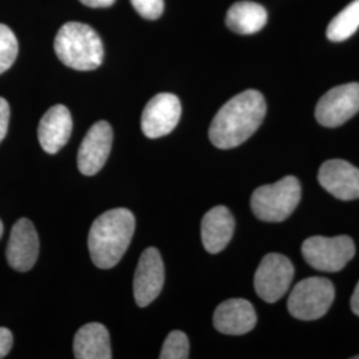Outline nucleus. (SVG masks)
I'll list each match as a JSON object with an SVG mask.
<instances>
[{
  "instance_id": "11",
  "label": "nucleus",
  "mask_w": 359,
  "mask_h": 359,
  "mask_svg": "<svg viewBox=\"0 0 359 359\" xmlns=\"http://www.w3.org/2000/svg\"><path fill=\"white\" fill-rule=\"evenodd\" d=\"M114 140L112 127L107 121H97L90 127L79 148L77 168L84 176H93L105 165Z\"/></svg>"
},
{
  "instance_id": "24",
  "label": "nucleus",
  "mask_w": 359,
  "mask_h": 359,
  "mask_svg": "<svg viewBox=\"0 0 359 359\" xmlns=\"http://www.w3.org/2000/svg\"><path fill=\"white\" fill-rule=\"evenodd\" d=\"M13 333L6 327H0V359L7 357V354L13 348Z\"/></svg>"
},
{
  "instance_id": "23",
  "label": "nucleus",
  "mask_w": 359,
  "mask_h": 359,
  "mask_svg": "<svg viewBox=\"0 0 359 359\" xmlns=\"http://www.w3.org/2000/svg\"><path fill=\"white\" fill-rule=\"evenodd\" d=\"M8 121H10V105L6 99L0 97V142L7 135L8 129Z\"/></svg>"
},
{
  "instance_id": "2",
  "label": "nucleus",
  "mask_w": 359,
  "mask_h": 359,
  "mask_svg": "<svg viewBox=\"0 0 359 359\" xmlns=\"http://www.w3.org/2000/svg\"><path fill=\"white\" fill-rule=\"evenodd\" d=\"M135 216L126 208H116L96 218L88 234V249L93 264L112 269L126 255L135 233Z\"/></svg>"
},
{
  "instance_id": "7",
  "label": "nucleus",
  "mask_w": 359,
  "mask_h": 359,
  "mask_svg": "<svg viewBox=\"0 0 359 359\" xmlns=\"http://www.w3.org/2000/svg\"><path fill=\"white\" fill-rule=\"evenodd\" d=\"M294 277V266L287 257L270 253L264 257L256 274L255 289L257 294L268 304L280 301L290 287Z\"/></svg>"
},
{
  "instance_id": "27",
  "label": "nucleus",
  "mask_w": 359,
  "mask_h": 359,
  "mask_svg": "<svg viewBox=\"0 0 359 359\" xmlns=\"http://www.w3.org/2000/svg\"><path fill=\"white\" fill-rule=\"evenodd\" d=\"M3 231H4V226H3V222H1V219H0V238H1V236H3Z\"/></svg>"
},
{
  "instance_id": "19",
  "label": "nucleus",
  "mask_w": 359,
  "mask_h": 359,
  "mask_svg": "<svg viewBox=\"0 0 359 359\" xmlns=\"http://www.w3.org/2000/svg\"><path fill=\"white\" fill-rule=\"evenodd\" d=\"M359 28V0H354L338 13L327 27L326 36L332 41L351 38Z\"/></svg>"
},
{
  "instance_id": "13",
  "label": "nucleus",
  "mask_w": 359,
  "mask_h": 359,
  "mask_svg": "<svg viewBox=\"0 0 359 359\" xmlns=\"http://www.w3.org/2000/svg\"><path fill=\"white\" fill-rule=\"evenodd\" d=\"M318 181L335 198L351 201L359 198V169L345 160H329L322 164Z\"/></svg>"
},
{
  "instance_id": "16",
  "label": "nucleus",
  "mask_w": 359,
  "mask_h": 359,
  "mask_svg": "<svg viewBox=\"0 0 359 359\" xmlns=\"http://www.w3.org/2000/svg\"><path fill=\"white\" fill-rule=\"evenodd\" d=\"M234 218L231 210L218 205L206 212L201 222V240L206 252L217 255L231 243L234 233Z\"/></svg>"
},
{
  "instance_id": "22",
  "label": "nucleus",
  "mask_w": 359,
  "mask_h": 359,
  "mask_svg": "<svg viewBox=\"0 0 359 359\" xmlns=\"http://www.w3.org/2000/svg\"><path fill=\"white\" fill-rule=\"evenodd\" d=\"M133 8L144 19L156 20L164 13V0H130Z\"/></svg>"
},
{
  "instance_id": "4",
  "label": "nucleus",
  "mask_w": 359,
  "mask_h": 359,
  "mask_svg": "<svg viewBox=\"0 0 359 359\" xmlns=\"http://www.w3.org/2000/svg\"><path fill=\"white\" fill-rule=\"evenodd\" d=\"M301 184L294 176L257 188L250 206L256 217L265 222H281L292 216L301 200Z\"/></svg>"
},
{
  "instance_id": "14",
  "label": "nucleus",
  "mask_w": 359,
  "mask_h": 359,
  "mask_svg": "<svg viewBox=\"0 0 359 359\" xmlns=\"http://www.w3.org/2000/svg\"><path fill=\"white\" fill-rule=\"evenodd\" d=\"M257 323L256 310L253 305L243 298H231L218 305L213 325L219 333L243 335L255 329Z\"/></svg>"
},
{
  "instance_id": "18",
  "label": "nucleus",
  "mask_w": 359,
  "mask_h": 359,
  "mask_svg": "<svg viewBox=\"0 0 359 359\" xmlns=\"http://www.w3.org/2000/svg\"><path fill=\"white\" fill-rule=\"evenodd\" d=\"M266 22V10L255 1H238L226 13V26L240 35L256 34L265 27Z\"/></svg>"
},
{
  "instance_id": "21",
  "label": "nucleus",
  "mask_w": 359,
  "mask_h": 359,
  "mask_svg": "<svg viewBox=\"0 0 359 359\" xmlns=\"http://www.w3.org/2000/svg\"><path fill=\"white\" fill-rule=\"evenodd\" d=\"M161 359H187L189 358V339L187 334L175 330L170 332L164 341V345L160 353Z\"/></svg>"
},
{
  "instance_id": "10",
  "label": "nucleus",
  "mask_w": 359,
  "mask_h": 359,
  "mask_svg": "<svg viewBox=\"0 0 359 359\" xmlns=\"http://www.w3.org/2000/svg\"><path fill=\"white\" fill-rule=\"evenodd\" d=\"M164 262L160 252L156 248L145 249L133 278V295L140 308L151 305L158 297L164 286Z\"/></svg>"
},
{
  "instance_id": "5",
  "label": "nucleus",
  "mask_w": 359,
  "mask_h": 359,
  "mask_svg": "<svg viewBox=\"0 0 359 359\" xmlns=\"http://www.w3.org/2000/svg\"><path fill=\"white\" fill-rule=\"evenodd\" d=\"M334 297V285L327 278L310 277L295 285L289 295L287 309L297 320L314 321L327 313Z\"/></svg>"
},
{
  "instance_id": "26",
  "label": "nucleus",
  "mask_w": 359,
  "mask_h": 359,
  "mask_svg": "<svg viewBox=\"0 0 359 359\" xmlns=\"http://www.w3.org/2000/svg\"><path fill=\"white\" fill-rule=\"evenodd\" d=\"M351 310L359 316V283L355 286V290L351 297Z\"/></svg>"
},
{
  "instance_id": "8",
  "label": "nucleus",
  "mask_w": 359,
  "mask_h": 359,
  "mask_svg": "<svg viewBox=\"0 0 359 359\" xmlns=\"http://www.w3.org/2000/svg\"><path fill=\"white\" fill-rule=\"evenodd\" d=\"M358 112L359 84L348 83L334 87L322 96L316 107V118L323 127L335 128Z\"/></svg>"
},
{
  "instance_id": "3",
  "label": "nucleus",
  "mask_w": 359,
  "mask_h": 359,
  "mask_svg": "<svg viewBox=\"0 0 359 359\" xmlns=\"http://www.w3.org/2000/svg\"><path fill=\"white\" fill-rule=\"evenodd\" d=\"M53 47L59 60L76 71H93L103 63L102 39L84 23H65L57 31Z\"/></svg>"
},
{
  "instance_id": "6",
  "label": "nucleus",
  "mask_w": 359,
  "mask_h": 359,
  "mask_svg": "<svg viewBox=\"0 0 359 359\" xmlns=\"http://www.w3.org/2000/svg\"><path fill=\"white\" fill-rule=\"evenodd\" d=\"M355 255V245L348 236H314L302 244V256L309 265L321 271H339Z\"/></svg>"
},
{
  "instance_id": "20",
  "label": "nucleus",
  "mask_w": 359,
  "mask_h": 359,
  "mask_svg": "<svg viewBox=\"0 0 359 359\" xmlns=\"http://www.w3.org/2000/svg\"><path fill=\"white\" fill-rule=\"evenodd\" d=\"M18 52V39L11 28L6 25H0V75L13 67Z\"/></svg>"
},
{
  "instance_id": "9",
  "label": "nucleus",
  "mask_w": 359,
  "mask_h": 359,
  "mask_svg": "<svg viewBox=\"0 0 359 359\" xmlns=\"http://www.w3.org/2000/svg\"><path fill=\"white\" fill-rule=\"evenodd\" d=\"M181 103L173 93H158L145 105L142 116V133L148 139H160L177 127Z\"/></svg>"
},
{
  "instance_id": "15",
  "label": "nucleus",
  "mask_w": 359,
  "mask_h": 359,
  "mask_svg": "<svg viewBox=\"0 0 359 359\" xmlns=\"http://www.w3.org/2000/svg\"><path fill=\"white\" fill-rule=\"evenodd\" d=\"M71 133L72 117L65 105H53L40 120L39 142L47 154H57L69 140Z\"/></svg>"
},
{
  "instance_id": "25",
  "label": "nucleus",
  "mask_w": 359,
  "mask_h": 359,
  "mask_svg": "<svg viewBox=\"0 0 359 359\" xmlns=\"http://www.w3.org/2000/svg\"><path fill=\"white\" fill-rule=\"evenodd\" d=\"M80 1L90 8H107V7H111L116 0H80Z\"/></svg>"
},
{
  "instance_id": "12",
  "label": "nucleus",
  "mask_w": 359,
  "mask_h": 359,
  "mask_svg": "<svg viewBox=\"0 0 359 359\" xmlns=\"http://www.w3.org/2000/svg\"><path fill=\"white\" fill-rule=\"evenodd\" d=\"M7 262L16 271L32 269L39 256V236L28 218L15 222L7 245Z\"/></svg>"
},
{
  "instance_id": "28",
  "label": "nucleus",
  "mask_w": 359,
  "mask_h": 359,
  "mask_svg": "<svg viewBox=\"0 0 359 359\" xmlns=\"http://www.w3.org/2000/svg\"><path fill=\"white\" fill-rule=\"evenodd\" d=\"M354 359H359V355H355V357H353Z\"/></svg>"
},
{
  "instance_id": "1",
  "label": "nucleus",
  "mask_w": 359,
  "mask_h": 359,
  "mask_svg": "<svg viewBox=\"0 0 359 359\" xmlns=\"http://www.w3.org/2000/svg\"><path fill=\"white\" fill-rule=\"evenodd\" d=\"M266 103L261 92L248 90L234 96L215 116L209 139L219 149H231L246 142L261 127Z\"/></svg>"
},
{
  "instance_id": "17",
  "label": "nucleus",
  "mask_w": 359,
  "mask_h": 359,
  "mask_svg": "<svg viewBox=\"0 0 359 359\" xmlns=\"http://www.w3.org/2000/svg\"><path fill=\"white\" fill-rule=\"evenodd\" d=\"M74 354L77 359H111V339L107 327L90 322L77 330L74 339Z\"/></svg>"
}]
</instances>
